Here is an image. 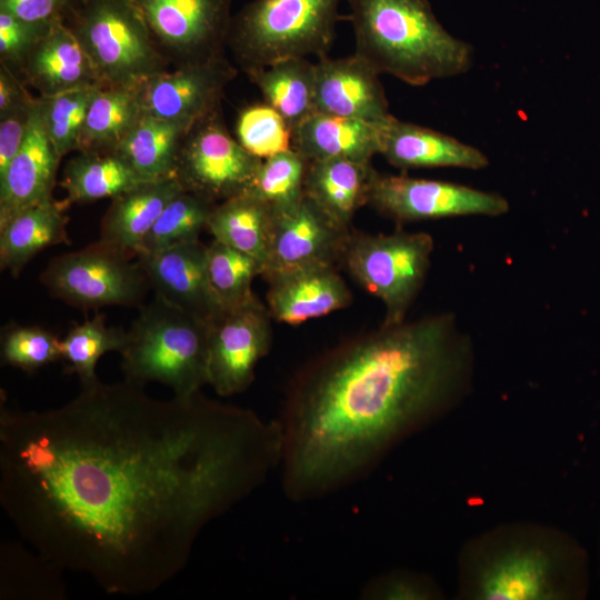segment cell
<instances>
[{
	"label": "cell",
	"mask_w": 600,
	"mask_h": 600,
	"mask_svg": "<svg viewBox=\"0 0 600 600\" xmlns=\"http://www.w3.org/2000/svg\"><path fill=\"white\" fill-rule=\"evenodd\" d=\"M278 420L97 381L47 411H0V501L49 567L108 593L157 590L213 519L280 467Z\"/></svg>",
	"instance_id": "cell-1"
},
{
	"label": "cell",
	"mask_w": 600,
	"mask_h": 600,
	"mask_svg": "<svg viewBox=\"0 0 600 600\" xmlns=\"http://www.w3.org/2000/svg\"><path fill=\"white\" fill-rule=\"evenodd\" d=\"M473 347L442 312L352 337L292 378L278 419L284 496L320 499L367 476L469 391Z\"/></svg>",
	"instance_id": "cell-2"
},
{
	"label": "cell",
	"mask_w": 600,
	"mask_h": 600,
	"mask_svg": "<svg viewBox=\"0 0 600 600\" xmlns=\"http://www.w3.org/2000/svg\"><path fill=\"white\" fill-rule=\"evenodd\" d=\"M589 557L556 527L517 521L464 543L458 558V596L464 600H582Z\"/></svg>",
	"instance_id": "cell-3"
},
{
	"label": "cell",
	"mask_w": 600,
	"mask_h": 600,
	"mask_svg": "<svg viewBox=\"0 0 600 600\" xmlns=\"http://www.w3.org/2000/svg\"><path fill=\"white\" fill-rule=\"evenodd\" d=\"M356 52L380 74L419 87L467 72L472 47L453 37L428 0H344Z\"/></svg>",
	"instance_id": "cell-4"
},
{
	"label": "cell",
	"mask_w": 600,
	"mask_h": 600,
	"mask_svg": "<svg viewBox=\"0 0 600 600\" xmlns=\"http://www.w3.org/2000/svg\"><path fill=\"white\" fill-rule=\"evenodd\" d=\"M208 322L154 296L127 332L121 369L131 383L160 382L191 396L208 384Z\"/></svg>",
	"instance_id": "cell-5"
},
{
	"label": "cell",
	"mask_w": 600,
	"mask_h": 600,
	"mask_svg": "<svg viewBox=\"0 0 600 600\" xmlns=\"http://www.w3.org/2000/svg\"><path fill=\"white\" fill-rule=\"evenodd\" d=\"M344 0H252L232 17L227 47L246 72L327 56Z\"/></svg>",
	"instance_id": "cell-6"
},
{
	"label": "cell",
	"mask_w": 600,
	"mask_h": 600,
	"mask_svg": "<svg viewBox=\"0 0 600 600\" xmlns=\"http://www.w3.org/2000/svg\"><path fill=\"white\" fill-rule=\"evenodd\" d=\"M64 22L102 86L138 88L169 70L134 0H74Z\"/></svg>",
	"instance_id": "cell-7"
},
{
	"label": "cell",
	"mask_w": 600,
	"mask_h": 600,
	"mask_svg": "<svg viewBox=\"0 0 600 600\" xmlns=\"http://www.w3.org/2000/svg\"><path fill=\"white\" fill-rule=\"evenodd\" d=\"M434 242L427 232L368 234L351 231L340 263L369 293L382 301V323H399L421 291Z\"/></svg>",
	"instance_id": "cell-8"
},
{
	"label": "cell",
	"mask_w": 600,
	"mask_h": 600,
	"mask_svg": "<svg viewBox=\"0 0 600 600\" xmlns=\"http://www.w3.org/2000/svg\"><path fill=\"white\" fill-rule=\"evenodd\" d=\"M132 258L98 240L51 259L40 281L52 297L83 311L106 306L140 307L150 283Z\"/></svg>",
	"instance_id": "cell-9"
},
{
	"label": "cell",
	"mask_w": 600,
	"mask_h": 600,
	"mask_svg": "<svg viewBox=\"0 0 600 600\" xmlns=\"http://www.w3.org/2000/svg\"><path fill=\"white\" fill-rule=\"evenodd\" d=\"M261 162L230 134L218 109L187 132L174 176L183 190L218 204L248 191Z\"/></svg>",
	"instance_id": "cell-10"
},
{
	"label": "cell",
	"mask_w": 600,
	"mask_h": 600,
	"mask_svg": "<svg viewBox=\"0 0 600 600\" xmlns=\"http://www.w3.org/2000/svg\"><path fill=\"white\" fill-rule=\"evenodd\" d=\"M368 204L397 223L463 216L498 217L510 209L508 200L456 182L382 174L373 170Z\"/></svg>",
	"instance_id": "cell-11"
},
{
	"label": "cell",
	"mask_w": 600,
	"mask_h": 600,
	"mask_svg": "<svg viewBox=\"0 0 600 600\" xmlns=\"http://www.w3.org/2000/svg\"><path fill=\"white\" fill-rule=\"evenodd\" d=\"M169 64L224 54L232 0H134Z\"/></svg>",
	"instance_id": "cell-12"
},
{
	"label": "cell",
	"mask_w": 600,
	"mask_h": 600,
	"mask_svg": "<svg viewBox=\"0 0 600 600\" xmlns=\"http://www.w3.org/2000/svg\"><path fill=\"white\" fill-rule=\"evenodd\" d=\"M271 314L256 297L209 324L208 384L221 397L246 391L272 342Z\"/></svg>",
	"instance_id": "cell-13"
},
{
	"label": "cell",
	"mask_w": 600,
	"mask_h": 600,
	"mask_svg": "<svg viewBox=\"0 0 600 600\" xmlns=\"http://www.w3.org/2000/svg\"><path fill=\"white\" fill-rule=\"evenodd\" d=\"M236 76L237 69L224 54L174 67L142 86L144 111L190 129L220 109L224 90Z\"/></svg>",
	"instance_id": "cell-14"
},
{
	"label": "cell",
	"mask_w": 600,
	"mask_h": 600,
	"mask_svg": "<svg viewBox=\"0 0 600 600\" xmlns=\"http://www.w3.org/2000/svg\"><path fill=\"white\" fill-rule=\"evenodd\" d=\"M351 231L334 222L304 194L293 207L273 212L268 262L261 277L340 263Z\"/></svg>",
	"instance_id": "cell-15"
},
{
	"label": "cell",
	"mask_w": 600,
	"mask_h": 600,
	"mask_svg": "<svg viewBox=\"0 0 600 600\" xmlns=\"http://www.w3.org/2000/svg\"><path fill=\"white\" fill-rule=\"evenodd\" d=\"M136 258L154 296L208 323L223 311L208 277V246L200 239Z\"/></svg>",
	"instance_id": "cell-16"
},
{
	"label": "cell",
	"mask_w": 600,
	"mask_h": 600,
	"mask_svg": "<svg viewBox=\"0 0 600 600\" xmlns=\"http://www.w3.org/2000/svg\"><path fill=\"white\" fill-rule=\"evenodd\" d=\"M316 112L382 124L389 111L380 73L353 53L342 58L321 57L314 63Z\"/></svg>",
	"instance_id": "cell-17"
},
{
	"label": "cell",
	"mask_w": 600,
	"mask_h": 600,
	"mask_svg": "<svg viewBox=\"0 0 600 600\" xmlns=\"http://www.w3.org/2000/svg\"><path fill=\"white\" fill-rule=\"evenodd\" d=\"M268 282L267 308L272 319L297 326L348 307L352 293L336 266H312L274 272Z\"/></svg>",
	"instance_id": "cell-18"
},
{
	"label": "cell",
	"mask_w": 600,
	"mask_h": 600,
	"mask_svg": "<svg viewBox=\"0 0 600 600\" xmlns=\"http://www.w3.org/2000/svg\"><path fill=\"white\" fill-rule=\"evenodd\" d=\"M60 160L47 134L37 97L27 137L0 176V224L28 207L52 199Z\"/></svg>",
	"instance_id": "cell-19"
},
{
	"label": "cell",
	"mask_w": 600,
	"mask_h": 600,
	"mask_svg": "<svg viewBox=\"0 0 600 600\" xmlns=\"http://www.w3.org/2000/svg\"><path fill=\"white\" fill-rule=\"evenodd\" d=\"M19 78L44 98L102 87L89 56L64 20L51 23L27 57Z\"/></svg>",
	"instance_id": "cell-20"
},
{
	"label": "cell",
	"mask_w": 600,
	"mask_h": 600,
	"mask_svg": "<svg viewBox=\"0 0 600 600\" xmlns=\"http://www.w3.org/2000/svg\"><path fill=\"white\" fill-rule=\"evenodd\" d=\"M380 154L396 168H461L480 170L489 166L481 150L433 129L391 116L379 126Z\"/></svg>",
	"instance_id": "cell-21"
},
{
	"label": "cell",
	"mask_w": 600,
	"mask_h": 600,
	"mask_svg": "<svg viewBox=\"0 0 600 600\" xmlns=\"http://www.w3.org/2000/svg\"><path fill=\"white\" fill-rule=\"evenodd\" d=\"M182 190L172 174L143 181L117 196L101 219L99 240L136 257L166 206Z\"/></svg>",
	"instance_id": "cell-22"
},
{
	"label": "cell",
	"mask_w": 600,
	"mask_h": 600,
	"mask_svg": "<svg viewBox=\"0 0 600 600\" xmlns=\"http://www.w3.org/2000/svg\"><path fill=\"white\" fill-rule=\"evenodd\" d=\"M379 126L314 112L292 129V149L308 161L343 158L371 163L380 153Z\"/></svg>",
	"instance_id": "cell-23"
},
{
	"label": "cell",
	"mask_w": 600,
	"mask_h": 600,
	"mask_svg": "<svg viewBox=\"0 0 600 600\" xmlns=\"http://www.w3.org/2000/svg\"><path fill=\"white\" fill-rule=\"evenodd\" d=\"M70 204L49 199L28 207L0 224V267L18 277L40 251L70 243L66 211Z\"/></svg>",
	"instance_id": "cell-24"
},
{
	"label": "cell",
	"mask_w": 600,
	"mask_h": 600,
	"mask_svg": "<svg viewBox=\"0 0 600 600\" xmlns=\"http://www.w3.org/2000/svg\"><path fill=\"white\" fill-rule=\"evenodd\" d=\"M371 163L343 158L308 161L304 194L339 226L351 229L356 212L368 204Z\"/></svg>",
	"instance_id": "cell-25"
},
{
	"label": "cell",
	"mask_w": 600,
	"mask_h": 600,
	"mask_svg": "<svg viewBox=\"0 0 600 600\" xmlns=\"http://www.w3.org/2000/svg\"><path fill=\"white\" fill-rule=\"evenodd\" d=\"M272 223L271 207L251 191H246L218 203L210 214L207 230L214 240L252 257L263 272Z\"/></svg>",
	"instance_id": "cell-26"
},
{
	"label": "cell",
	"mask_w": 600,
	"mask_h": 600,
	"mask_svg": "<svg viewBox=\"0 0 600 600\" xmlns=\"http://www.w3.org/2000/svg\"><path fill=\"white\" fill-rule=\"evenodd\" d=\"M141 89L100 87L89 107L78 152H117L146 112Z\"/></svg>",
	"instance_id": "cell-27"
},
{
	"label": "cell",
	"mask_w": 600,
	"mask_h": 600,
	"mask_svg": "<svg viewBox=\"0 0 600 600\" xmlns=\"http://www.w3.org/2000/svg\"><path fill=\"white\" fill-rule=\"evenodd\" d=\"M143 181L147 180L116 152H78L67 162L60 187L71 204L113 199Z\"/></svg>",
	"instance_id": "cell-28"
},
{
	"label": "cell",
	"mask_w": 600,
	"mask_h": 600,
	"mask_svg": "<svg viewBox=\"0 0 600 600\" xmlns=\"http://www.w3.org/2000/svg\"><path fill=\"white\" fill-rule=\"evenodd\" d=\"M247 76L292 129L316 112V69L308 58L281 60Z\"/></svg>",
	"instance_id": "cell-29"
},
{
	"label": "cell",
	"mask_w": 600,
	"mask_h": 600,
	"mask_svg": "<svg viewBox=\"0 0 600 600\" xmlns=\"http://www.w3.org/2000/svg\"><path fill=\"white\" fill-rule=\"evenodd\" d=\"M188 131L180 123L144 112L116 153L146 180L172 176Z\"/></svg>",
	"instance_id": "cell-30"
},
{
	"label": "cell",
	"mask_w": 600,
	"mask_h": 600,
	"mask_svg": "<svg viewBox=\"0 0 600 600\" xmlns=\"http://www.w3.org/2000/svg\"><path fill=\"white\" fill-rule=\"evenodd\" d=\"M127 340L123 329L109 327L103 314H97L82 323H76L60 339L61 360L66 371L76 373L82 387L99 381L96 367L109 351L121 352Z\"/></svg>",
	"instance_id": "cell-31"
},
{
	"label": "cell",
	"mask_w": 600,
	"mask_h": 600,
	"mask_svg": "<svg viewBox=\"0 0 600 600\" xmlns=\"http://www.w3.org/2000/svg\"><path fill=\"white\" fill-rule=\"evenodd\" d=\"M216 206L196 193L180 191L166 206L146 234L137 256L199 239L201 231L207 229L208 220Z\"/></svg>",
	"instance_id": "cell-32"
},
{
	"label": "cell",
	"mask_w": 600,
	"mask_h": 600,
	"mask_svg": "<svg viewBox=\"0 0 600 600\" xmlns=\"http://www.w3.org/2000/svg\"><path fill=\"white\" fill-rule=\"evenodd\" d=\"M208 277L223 310L243 306L257 296L252 281L262 268L252 257L218 240L208 246Z\"/></svg>",
	"instance_id": "cell-33"
},
{
	"label": "cell",
	"mask_w": 600,
	"mask_h": 600,
	"mask_svg": "<svg viewBox=\"0 0 600 600\" xmlns=\"http://www.w3.org/2000/svg\"><path fill=\"white\" fill-rule=\"evenodd\" d=\"M308 160L293 149L263 159L248 191L273 212L293 207L304 197Z\"/></svg>",
	"instance_id": "cell-34"
},
{
	"label": "cell",
	"mask_w": 600,
	"mask_h": 600,
	"mask_svg": "<svg viewBox=\"0 0 600 600\" xmlns=\"http://www.w3.org/2000/svg\"><path fill=\"white\" fill-rule=\"evenodd\" d=\"M100 87L39 97L47 134L60 158L79 151L80 139L89 107Z\"/></svg>",
	"instance_id": "cell-35"
},
{
	"label": "cell",
	"mask_w": 600,
	"mask_h": 600,
	"mask_svg": "<svg viewBox=\"0 0 600 600\" xmlns=\"http://www.w3.org/2000/svg\"><path fill=\"white\" fill-rule=\"evenodd\" d=\"M236 133L239 143L262 160L292 149V128L266 102L248 106L239 112Z\"/></svg>",
	"instance_id": "cell-36"
},
{
	"label": "cell",
	"mask_w": 600,
	"mask_h": 600,
	"mask_svg": "<svg viewBox=\"0 0 600 600\" xmlns=\"http://www.w3.org/2000/svg\"><path fill=\"white\" fill-rule=\"evenodd\" d=\"M61 360L60 339L37 326H7L1 334L3 364L33 372Z\"/></svg>",
	"instance_id": "cell-37"
},
{
	"label": "cell",
	"mask_w": 600,
	"mask_h": 600,
	"mask_svg": "<svg viewBox=\"0 0 600 600\" xmlns=\"http://www.w3.org/2000/svg\"><path fill=\"white\" fill-rule=\"evenodd\" d=\"M360 596L369 600H439L443 593L431 578L393 570L369 580Z\"/></svg>",
	"instance_id": "cell-38"
},
{
	"label": "cell",
	"mask_w": 600,
	"mask_h": 600,
	"mask_svg": "<svg viewBox=\"0 0 600 600\" xmlns=\"http://www.w3.org/2000/svg\"><path fill=\"white\" fill-rule=\"evenodd\" d=\"M50 26L28 22L0 10V64L19 77L27 57Z\"/></svg>",
	"instance_id": "cell-39"
},
{
	"label": "cell",
	"mask_w": 600,
	"mask_h": 600,
	"mask_svg": "<svg viewBox=\"0 0 600 600\" xmlns=\"http://www.w3.org/2000/svg\"><path fill=\"white\" fill-rule=\"evenodd\" d=\"M37 97H31L0 116V176L20 150L32 119Z\"/></svg>",
	"instance_id": "cell-40"
},
{
	"label": "cell",
	"mask_w": 600,
	"mask_h": 600,
	"mask_svg": "<svg viewBox=\"0 0 600 600\" xmlns=\"http://www.w3.org/2000/svg\"><path fill=\"white\" fill-rule=\"evenodd\" d=\"M74 0H0V10L32 23L64 20Z\"/></svg>",
	"instance_id": "cell-41"
},
{
	"label": "cell",
	"mask_w": 600,
	"mask_h": 600,
	"mask_svg": "<svg viewBox=\"0 0 600 600\" xmlns=\"http://www.w3.org/2000/svg\"><path fill=\"white\" fill-rule=\"evenodd\" d=\"M33 97L23 81L10 69L0 64V116Z\"/></svg>",
	"instance_id": "cell-42"
},
{
	"label": "cell",
	"mask_w": 600,
	"mask_h": 600,
	"mask_svg": "<svg viewBox=\"0 0 600 600\" xmlns=\"http://www.w3.org/2000/svg\"><path fill=\"white\" fill-rule=\"evenodd\" d=\"M599 556H600V540H599Z\"/></svg>",
	"instance_id": "cell-43"
}]
</instances>
